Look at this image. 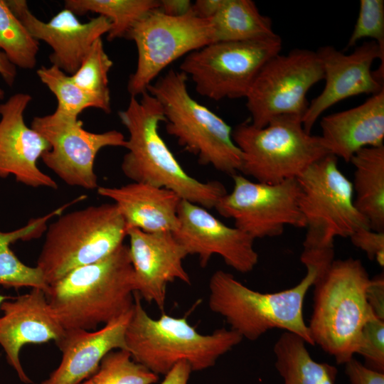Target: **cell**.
<instances>
[{
	"label": "cell",
	"instance_id": "1",
	"mask_svg": "<svg viewBox=\"0 0 384 384\" xmlns=\"http://www.w3.org/2000/svg\"><path fill=\"white\" fill-rule=\"evenodd\" d=\"M138 100L131 97L127 107L118 112L129 138L121 169L134 182L149 183L176 193L182 200L206 209L214 208L227 191L217 181L203 182L181 166L159 133L165 117L159 102L148 92Z\"/></svg>",
	"mask_w": 384,
	"mask_h": 384
},
{
	"label": "cell",
	"instance_id": "2",
	"mask_svg": "<svg viewBox=\"0 0 384 384\" xmlns=\"http://www.w3.org/2000/svg\"><path fill=\"white\" fill-rule=\"evenodd\" d=\"M135 292L129 247L75 268L49 285L47 300L65 329L95 330L131 311Z\"/></svg>",
	"mask_w": 384,
	"mask_h": 384
},
{
	"label": "cell",
	"instance_id": "3",
	"mask_svg": "<svg viewBox=\"0 0 384 384\" xmlns=\"http://www.w3.org/2000/svg\"><path fill=\"white\" fill-rule=\"evenodd\" d=\"M297 180L306 228L300 260L319 277L334 260L335 238H349L370 225L355 206L352 182L340 171L336 156L328 154L316 161Z\"/></svg>",
	"mask_w": 384,
	"mask_h": 384
},
{
	"label": "cell",
	"instance_id": "4",
	"mask_svg": "<svg viewBox=\"0 0 384 384\" xmlns=\"http://www.w3.org/2000/svg\"><path fill=\"white\" fill-rule=\"evenodd\" d=\"M141 299L134 292L125 331L126 350L134 361L158 375H165L183 361L190 365L192 371L206 370L242 340L230 329L200 334L186 317L163 313L159 319H153L143 308Z\"/></svg>",
	"mask_w": 384,
	"mask_h": 384
},
{
	"label": "cell",
	"instance_id": "5",
	"mask_svg": "<svg viewBox=\"0 0 384 384\" xmlns=\"http://www.w3.org/2000/svg\"><path fill=\"white\" fill-rule=\"evenodd\" d=\"M370 280L361 261L349 257L334 260L313 285L310 334L337 364L353 358L365 324L375 316L366 299Z\"/></svg>",
	"mask_w": 384,
	"mask_h": 384
},
{
	"label": "cell",
	"instance_id": "6",
	"mask_svg": "<svg viewBox=\"0 0 384 384\" xmlns=\"http://www.w3.org/2000/svg\"><path fill=\"white\" fill-rule=\"evenodd\" d=\"M317 272L306 267L304 277L294 287L262 293L244 285L230 273L217 270L209 281L208 306L224 318L230 329L242 338L256 341L267 331L279 329L314 345L303 316L305 296Z\"/></svg>",
	"mask_w": 384,
	"mask_h": 384
},
{
	"label": "cell",
	"instance_id": "7",
	"mask_svg": "<svg viewBox=\"0 0 384 384\" xmlns=\"http://www.w3.org/2000/svg\"><path fill=\"white\" fill-rule=\"evenodd\" d=\"M187 80L183 73L171 69L147 89L162 107L167 133L199 163L231 176L238 174L242 154L233 139V129L191 97Z\"/></svg>",
	"mask_w": 384,
	"mask_h": 384
},
{
	"label": "cell",
	"instance_id": "8",
	"mask_svg": "<svg viewBox=\"0 0 384 384\" xmlns=\"http://www.w3.org/2000/svg\"><path fill=\"white\" fill-rule=\"evenodd\" d=\"M127 235L126 223L114 203L61 214L47 227L36 267L50 285L75 268L106 257Z\"/></svg>",
	"mask_w": 384,
	"mask_h": 384
},
{
	"label": "cell",
	"instance_id": "9",
	"mask_svg": "<svg viewBox=\"0 0 384 384\" xmlns=\"http://www.w3.org/2000/svg\"><path fill=\"white\" fill-rule=\"evenodd\" d=\"M233 139L242 154V174L257 182L274 184L297 178L328 154L320 136L307 132L302 117L282 115L262 128L250 122L237 125Z\"/></svg>",
	"mask_w": 384,
	"mask_h": 384
},
{
	"label": "cell",
	"instance_id": "10",
	"mask_svg": "<svg viewBox=\"0 0 384 384\" xmlns=\"http://www.w3.org/2000/svg\"><path fill=\"white\" fill-rule=\"evenodd\" d=\"M281 49L279 35L260 40L215 42L186 55L180 71L191 78L201 96L215 101L245 98L261 68Z\"/></svg>",
	"mask_w": 384,
	"mask_h": 384
},
{
	"label": "cell",
	"instance_id": "11",
	"mask_svg": "<svg viewBox=\"0 0 384 384\" xmlns=\"http://www.w3.org/2000/svg\"><path fill=\"white\" fill-rule=\"evenodd\" d=\"M125 38L133 41L137 49V68L127 83L129 93L136 97L147 92L171 63L214 43L210 20L195 16L191 9L181 16L153 11L138 21Z\"/></svg>",
	"mask_w": 384,
	"mask_h": 384
},
{
	"label": "cell",
	"instance_id": "12",
	"mask_svg": "<svg viewBox=\"0 0 384 384\" xmlns=\"http://www.w3.org/2000/svg\"><path fill=\"white\" fill-rule=\"evenodd\" d=\"M323 79L316 52L295 48L273 56L261 68L245 97L250 123L262 128L278 116L302 119L309 105L308 91Z\"/></svg>",
	"mask_w": 384,
	"mask_h": 384
},
{
	"label": "cell",
	"instance_id": "13",
	"mask_svg": "<svg viewBox=\"0 0 384 384\" xmlns=\"http://www.w3.org/2000/svg\"><path fill=\"white\" fill-rule=\"evenodd\" d=\"M232 177L233 190L222 196L214 208L223 217L233 219L235 227L254 240L279 236L286 226L305 228L297 178L269 184L254 182L239 174Z\"/></svg>",
	"mask_w": 384,
	"mask_h": 384
},
{
	"label": "cell",
	"instance_id": "14",
	"mask_svg": "<svg viewBox=\"0 0 384 384\" xmlns=\"http://www.w3.org/2000/svg\"><path fill=\"white\" fill-rule=\"evenodd\" d=\"M31 127L50 144L41 156L46 166L68 185L89 190L99 186L94 171L98 152L107 146L125 147L127 143L119 131L91 132L77 117L57 110L35 117Z\"/></svg>",
	"mask_w": 384,
	"mask_h": 384
},
{
	"label": "cell",
	"instance_id": "15",
	"mask_svg": "<svg viewBox=\"0 0 384 384\" xmlns=\"http://www.w3.org/2000/svg\"><path fill=\"white\" fill-rule=\"evenodd\" d=\"M173 234L188 255L198 256L202 267L215 255L240 273L251 272L258 262L252 238L235 226L225 225L208 209L187 201L180 203L178 225Z\"/></svg>",
	"mask_w": 384,
	"mask_h": 384
},
{
	"label": "cell",
	"instance_id": "16",
	"mask_svg": "<svg viewBox=\"0 0 384 384\" xmlns=\"http://www.w3.org/2000/svg\"><path fill=\"white\" fill-rule=\"evenodd\" d=\"M316 52L322 65L325 85L309 103L302 117L303 127L309 133L324 111L336 103L361 94L373 95L384 90L383 81L371 70L377 59L384 65V50L375 41L365 42L349 54L331 46L321 47Z\"/></svg>",
	"mask_w": 384,
	"mask_h": 384
},
{
	"label": "cell",
	"instance_id": "17",
	"mask_svg": "<svg viewBox=\"0 0 384 384\" xmlns=\"http://www.w3.org/2000/svg\"><path fill=\"white\" fill-rule=\"evenodd\" d=\"M5 1L30 35L52 48V65L68 75L76 72L93 43L110 29V21L102 16L81 23L73 11L64 8L44 22L31 12L26 1Z\"/></svg>",
	"mask_w": 384,
	"mask_h": 384
},
{
	"label": "cell",
	"instance_id": "18",
	"mask_svg": "<svg viewBox=\"0 0 384 384\" xmlns=\"http://www.w3.org/2000/svg\"><path fill=\"white\" fill-rule=\"evenodd\" d=\"M127 236L135 292L164 311L169 283L180 280L191 284L183 264L188 254L171 232L146 233L129 228Z\"/></svg>",
	"mask_w": 384,
	"mask_h": 384
},
{
	"label": "cell",
	"instance_id": "19",
	"mask_svg": "<svg viewBox=\"0 0 384 384\" xmlns=\"http://www.w3.org/2000/svg\"><path fill=\"white\" fill-rule=\"evenodd\" d=\"M31 100L29 94L19 92L0 104V178L14 176L28 186L57 189V183L37 165L50 144L24 122Z\"/></svg>",
	"mask_w": 384,
	"mask_h": 384
},
{
	"label": "cell",
	"instance_id": "20",
	"mask_svg": "<svg viewBox=\"0 0 384 384\" xmlns=\"http://www.w3.org/2000/svg\"><path fill=\"white\" fill-rule=\"evenodd\" d=\"M0 345L8 363L26 384L32 380L25 373L19 358L26 344L60 341L65 329L55 316L45 292L31 288L26 294L4 301L0 307Z\"/></svg>",
	"mask_w": 384,
	"mask_h": 384
},
{
	"label": "cell",
	"instance_id": "21",
	"mask_svg": "<svg viewBox=\"0 0 384 384\" xmlns=\"http://www.w3.org/2000/svg\"><path fill=\"white\" fill-rule=\"evenodd\" d=\"M132 312V309L100 329H65L56 343L61 361L41 384H81L97 371L109 352L126 349L125 331Z\"/></svg>",
	"mask_w": 384,
	"mask_h": 384
},
{
	"label": "cell",
	"instance_id": "22",
	"mask_svg": "<svg viewBox=\"0 0 384 384\" xmlns=\"http://www.w3.org/2000/svg\"><path fill=\"white\" fill-rule=\"evenodd\" d=\"M320 124L329 152L346 162L361 149L384 145V90L355 107L322 117Z\"/></svg>",
	"mask_w": 384,
	"mask_h": 384
},
{
	"label": "cell",
	"instance_id": "23",
	"mask_svg": "<svg viewBox=\"0 0 384 384\" xmlns=\"http://www.w3.org/2000/svg\"><path fill=\"white\" fill-rule=\"evenodd\" d=\"M97 193L116 205L127 230L174 233L177 228L182 199L171 190L132 181L118 187L98 186Z\"/></svg>",
	"mask_w": 384,
	"mask_h": 384
},
{
	"label": "cell",
	"instance_id": "24",
	"mask_svg": "<svg viewBox=\"0 0 384 384\" xmlns=\"http://www.w3.org/2000/svg\"><path fill=\"white\" fill-rule=\"evenodd\" d=\"M349 162L355 168V206L372 230L384 231V145L361 149Z\"/></svg>",
	"mask_w": 384,
	"mask_h": 384
},
{
	"label": "cell",
	"instance_id": "25",
	"mask_svg": "<svg viewBox=\"0 0 384 384\" xmlns=\"http://www.w3.org/2000/svg\"><path fill=\"white\" fill-rule=\"evenodd\" d=\"M68 208L64 204L49 213L31 219L23 227L10 232L0 230V285L4 287L38 288L46 294L49 285L38 267L23 264L14 254L10 245L18 241H27L40 238L47 229L49 219L60 215Z\"/></svg>",
	"mask_w": 384,
	"mask_h": 384
},
{
	"label": "cell",
	"instance_id": "26",
	"mask_svg": "<svg viewBox=\"0 0 384 384\" xmlns=\"http://www.w3.org/2000/svg\"><path fill=\"white\" fill-rule=\"evenodd\" d=\"M299 336L284 331L274 346L275 368L284 384H335L337 368L315 361Z\"/></svg>",
	"mask_w": 384,
	"mask_h": 384
},
{
	"label": "cell",
	"instance_id": "27",
	"mask_svg": "<svg viewBox=\"0 0 384 384\" xmlns=\"http://www.w3.org/2000/svg\"><path fill=\"white\" fill-rule=\"evenodd\" d=\"M210 20L214 43L260 40L277 35L271 18L262 14L251 0H221Z\"/></svg>",
	"mask_w": 384,
	"mask_h": 384
},
{
	"label": "cell",
	"instance_id": "28",
	"mask_svg": "<svg viewBox=\"0 0 384 384\" xmlns=\"http://www.w3.org/2000/svg\"><path fill=\"white\" fill-rule=\"evenodd\" d=\"M64 4L76 16L94 12L107 18L111 23L109 41L125 38L138 21L160 6L157 0H66Z\"/></svg>",
	"mask_w": 384,
	"mask_h": 384
},
{
	"label": "cell",
	"instance_id": "29",
	"mask_svg": "<svg viewBox=\"0 0 384 384\" xmlns=\"http://www.w3.org/2000/svg\"><path fill=\"white\" fill-rule=\"evenodd\" d=\"M112 65L100 38L93 43L76 72L70 75L73 81L96 101L98 109L105 113L111 112L108 73Z\"/></svg>",
	"mask_w": 384,
	"mask_h": 384
},
{
	"label": "cell",
	"instance_id": "30",
	"mask_svg": "<svg viewBox=\"0 0 384 384\" xmlns=\"http://www.w3.org/2000/svg\"><path fill=\"white\" fill-rule=\"evenodd\" d=\"M0 50L16 67L23 69L36 66L39 50V42L30 35L5 0H0Z\"/></svg>",
	"mask_w": 384,
	"mask_h": 384
},
{
	"label": "cell",
	"instance_id": "31",
	"mask_svg": "<svg viewBox=\"0 0 384 384\" xmlns=\"http://www.w3.org/2000/svg\"><path fill=\"white\" fill-rule=\"evenodd\" d=\"M159 375L134 361L126 349H116L102 358L97 371L81 384H154Z\"/></svg>",
	"mask_w": 384,
	"mask_h": 384
},
{
	"label": "cell",
	"instance_id": "32",
	"mask_svg": "<svg viewBox=\"0 0 384 384\" xmlns=\"http://www.w3.org/2000/svg\"><path fill=\"white\" fill-rule=\"evenodd\" d=\"M36 74L40 80L55 96L58 107L55 110L73 117L78 115L85 109H98L96 101L82 90L66 74L57 66H41Z\"/></svg>",
	"mask_w": 384,
	"mask_h": 384
},
{
	"label": "cell",
	"instance_id": "33",
	"mask_svg": "<svg viewBox=\"0 0 384 384\" xmlns=\"http://www.w3.org/2000/svg\"><path fill=\"white\" fill-rule=\"evenodd\" d=\"M358 18L347 47L370 38L384 50V1L361 0Z\"/></svg>",
	"mask_w": 384,
	"mask_h": 384
},
{
	"label": "cell",
	"instance_id": "34",
	"mask_svg": "<svg viewBox=\"0 0 384 384\" xmlns=\"http://www.w3.org/2000/svg\"><path fill=\"white\" fill-rule=\"evenodd\" d=\"M356 353L364 358L366 366L384 371V319L374 316L365 324Z\"/></svg>",
	"mask_w": 384,
	"mask_h": 384
},
{
	"label": "cell",
	"instance_id": "35",
	"mask_svg": "<svg viewBox=\"0 0 384 384\" xmlns=\"http://www.w3.org/2000/svg\"><path fill=\"white\" fill-rule=\"evenodd\" d=\"M352 244L364 251L370 260H375L384 267V231L363 228L349 237Z\"/></svg>",
	"mask_w": 384,
	"mask_h": 384
},
{
	"label": "cell",
	"instance_id": "36",
	"mask_svg": "<svg viewBox=\"0 0 384 384\" xmlns=\"http://www.w3.org/2000/svg\"><path fill=\"white\" fill-rule=\"evenodd\" d=\"M345 373L351 384H384V373L373 370L354 358L345 363Z\"/></svg>",
	"mask_w": 384,
	"mask_h": 384
},
{
	"label": "cell",
	"instance_id": "37",
	"mask_svg": "<svg viewBox=\"0 0 384 384\" xmlns=\"http://www.w3.org/2000/svg\"><path fill=\"white\" fill-rule=\"evenodd\" d=\"M367 302L373 314L384 319V276L383 272L370 278L366 290Z\"/></svg>",
	"mask_w": 384,
	"mask_h": 384
},
{
	"label": "cell",
	"instance_id": "38",
	"mask_svg": "<svg viewBox=\"0 0 384 384\" xmlns=\"http://www.w3.org/2000/svg\"><path fill=\"white\" fill-rule=\"evenodd\" d=\"M191 372L186 361L178 362L164 375L161 384H187Z\"/></svg>",
	"mask_w": 384,
	"mask_h": 384
},
{
	"label": "cell",
	"instance_id": "39",
	"mask_svg": "<svg viewBox=\"0 0 384 384\" xmlns=\"http://www.w3.org/2000/svg\"><path fill=\"white\" fill-rule=\"evenodd\" d=\"M159 10L171 16H181L187 14L192 6L189 0H161Z\"/></svg>",
	"mask_w": 384,
	"mask_h": 384
},
{
	"label": "cell",
	"instance_id": "40",
	"mask_svg": "<svg viewBox=\"0 0 384 384\" xmlns=\"http://www.w3.org/2000/svg\"><path fill=\"white\" fill-rule=\"evenodd\" d=\"M221 0H197L192 3L191 11L201 18L210 19L218 11Z\"/></svg>",
	"mask_w": 384,
	"mask_h": 384
},
{
	"label": "cell",
	"instance_id": "41",
	"mask_svg": "<svg viewBox=\"0 0 384 384\" xmlns=\"http://www.w3.org/2000/svg\"><path fill=\"white\" fill-rule=\"evenodd\" d=\"M0 75L9 85L14 83L16 67L9 60L6 54L0 50ZM4 91L0 88V100L4 98Z\"/></svg>",
	"mask_w": 384,
	"mask_h": 384
},
{
	"label": "cell",
	"instance_id": "42",
	"mask_svg": "<svg viewBox=\"0 0 384 384\" xmlns=\"http://www.w3.org/2000/svg\"><path fill=\"white\" fill-rule=\"evenodd\" d=\"M13 297H9V296H6V295H3V294H0V307H1V304L6 301V300H8V299H10Z\"/></svg>",
	"mask_w": 384,
	"mask_h": 384
}]
</instances>
